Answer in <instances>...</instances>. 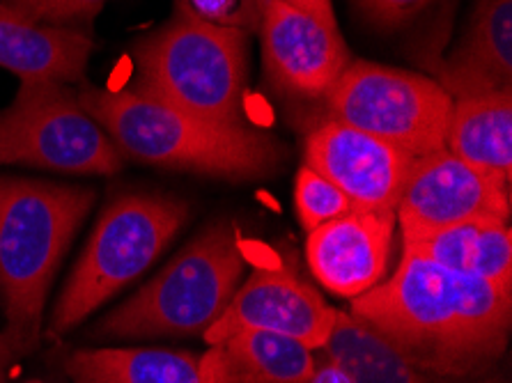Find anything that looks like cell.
<instances>
[{
  "label": "cell",
  "instance_id": "30bf717a",
  "mask_svg": "<svg viewBox=\"0 0 512 383\" xmlns=\"http://www.w3.org/2000/svg\"><path fill=\"white\" fill-rule=\"evenodd\" d=\"M306 166L327 177L356 209L395 211L416 156L375 136L327 120L306 138Z\"/></svg>",
  "mask_w": 512,
  "mask_h": 383
},
{
  "label": "cell",
  "instance_id": "83f0119b",
  "mask_svg": "<svg viewBox=\"0 0 512 383\" xmlns=\"http://www.w3.org/2000/svg\"><path fill=\"white\" fill-rule=\"evenodd\" d=\"M175 3H177V0H175ZM260 3H262V0H260Z\"/></svg>",
  "mask_w": 512,
  "mask_h": 383
},
{
  "label": "cell",
  "instance_id": "7402d4cb",
  "mask_svg": "<svg viewBox=\"0 0 512 383\" xmlns=\"http://www.w3.org/2000/svg\"><path fill=\"white\" fill-rule=\"evenodd\" d=\"M108 0H12L7 3L23 17L42 23H65L79 17H92Z\"/></svg>",
  "mask_w": 512,
  "mask_h": 383
},
{
  "label": "cell",
  "instance_id": "cb8c5ba5",
  "mask_svg": "<svg viewBox=\"0 0 512 383\" xmlns=\"http://www.w3.org/2000/svg\"><path fill=\"white\" fill-rule=\"evenodd\" d=\"M304 383H354V379L349 377L343 365L333 361L322 349H317L313 372H310V377Z\"/></svg>",
  "mask_w": 512,
  "mask_h": 383
},
{
  "label": "cell",
  "instance_id": "603a6c76",
  "mask_svg": "<svg viewBox=\"0 0 512 383\" xmlns=\"http://www.w3.org/2000/svg\"><path fill=\"white\" fill-rule=\"evenodd\" d=\"M432 3L434 0H354L361 17L382 30H398L428 10Z\"/></svg>",
  "mask_w": 512,
  "mask_h": 383
},
{
  "label": "cell",
  "instance_id": "5bb4252c",
  "mask_svg": "<svg viewBox=\"0 0 512 383\" xmlns=\"http://www.w3.org/2000/svg\"><path fill=\"white\" fill-rule=\"evenodd\" d=\"M92 49L88 33L33 21L0 3V67L21 83H85Z\"/></svg>",
  "mask_w": 512,
  "mask_h": 383
},
{
  "label": "cell",
  "instance_id": "8992f818",
  "mask_svg": "<svg viewBox=\"0 0 512 383\" xmlns=\"http://www.w3.org/2000/svg\"><path fill=\"white\" fill-rule=\"evenodd\" d=\"M189 218L173 195L124 193L108 205L90 234L51 317V335L79 326L157 262Z\"/></svg>",
  "mask_w": 512,
  "mask_h": 383
},
{
  "label": "cell",
  "instance_id": "2e32d148",
  "mask_svg": "<svg viewBox=\"0 0 512 383\" xmlns=\"http://www.w3.org/2000/svg\"><path fill=\"white\" fill-rule=\"evenodd\" d=\"M315 349L285 335L237 331L212 342L198 358L200 383H304Z\"/></svg>",
  "mask_w": 512,
  "mask_h": 383
},
{
  "label": "cell",
  "instance_id": "277c9868",
  "mask_svg": "<svg viewBox=\"0 0 512 383\" xmlns=\"http://www.w3.org/2000/svg\"><path fill=\"white\" fill-rule=\"evenodd\" d=\"M244 269L246 250L235 225H209L157 278L106 315L97 335L115 340L203 335L230 306Z\"/></svg>",
  "mask_w": 512,
  "mask_h": 383
},
{
  "label": "cell",
  "instance_id": "4316f807",
  "mask_svg": "<svg viewBox=\"0 0 512 383\" xmlns=\"http://www.w3.org/2000/svg\"><path fill=\"white\" fill-rule=\"evenodd\" d=\"M0 3H12V0H0Z\"/></svg>",
  "mask_w": 512,
  "mask_h": 383
},
{
  "label": "cell",
  "instance_id": "ba28073f",
  "mask_svg": "<svg viewBox=\"0 0 512 383\" xmlns=\"http://www.w3.org/2000/svg\"><path fill=\"white\" fill-rule=\"evenodd\" d=\"M12 163L72 175H115L124 159L67 85L21 83L12 106L0 111V166Z\"/></svg>",
  "mask_w": 512,
  "mask_h": 383
},
{
  "label": "cell",
  "instance_id": "484cf974",
  "mask_svg": "<svg viewBox=\"0 0 512 383\" xmlns=\"http://www.w3.org/2000/svg\"><path fill=\"white\" fill-rule=\"evenodd\" d=\"M19 356H21V351L17 345H14V340L10 338V335H7L5 331L0 333V383L5 381L7 365H10L14 358H19Z\"/></svg>",
  "mask_w": 512,
  "mask_h": 383
},
{
  "label": "cell",
  "instance_id": "d6986e66",
  "mask_svg": "<svg viewBox=\"0 0 512 383\" xmlns=\"http://www.w3.org/2000/svg\"><path fill=\"white\" fill-rule=\"evenodd\" d=\"M65 370L74 383H200L198 356L170 349H79Z\"/></svg>",
  "mask_w": 512,
  "mask_h": 383
},
{
  "label": "cell",
  "instance_id": "ac0fdd59",
  "mask_svg": "<svg viewBox=\"0 0 512 383\" xmlns=\"http://www.w3.org/2000/svg\"><path fill=\"white\" fill-rule=\"evenodd\" d=\"M402 253L423 257L462 276H476L512 294L510 223L473 221L434 232L402 246Z\"/></svg>",
  "mask_w": 512,
  "mask_h": 383
},
{
  "label": "cell",
  "instance_id": "5b68a950",
  "mask_svg": "<svg viewBox=\"0 0 512 383\" xmlns=\"http://www.w3.org/2000/svg\"><path fill=\"white\" fill-rule=\"evenodd\" d=\"M246 46L244 30L177 7L164 28L136 46V90L205 120L244 124Z\"/></svg>",
  "mask_w": 512,
  "mask_h": 383
},
{
  "label": "cell",
  "instance_id": "7a4b0ae2",
  "mask_svg": "<svg viewBox=\"0 0 512 383\" xmlns=\"http://www.w3.org/2000/svg\"><path fill=\"white\" fill-rule=\"evenodd\" d=\"M76 99L122 159L235 182L267 177L281 163V147L262 131L184 113L136 88H83Z\"/></svg>",
  "mask_w": 512,
  "mask_h": 383
},
{
  "label": "cell",
  "instance_id": "6da1fadb",
  "mask_svg": "<svg viewBox=\"0 0 512 383\" xmlns=\"http://www.w3.org/2000/svg\"><path fill=\"white\" fill-rule=\"evenodd\" d=\"M352 315L432 379H467L508 347L512 294L402 253L389 280L352 299Z\"/></svg>",
  "mask_w": 512,
  "mask_h": 383
},
{
  "label": "cell",
  "instance_id": "e0dca14e",
  "mask_svg": "<svg viewBox=\"0 0 512 383\" xmlns=\"http://www.w3.org/2000/svg\"><path fill=\"white\" fill-rule=\"evenodd\" d=\"M446 150L510 189L512 88L453 99Z\"/></svg>",
  "mask_w": 512,
  "mask_h": 383
},
{
  "label": "cell",
  "instance_id": "44dd1931",
  "mask_svg": "<svg viewBox=\"0 0 512 383\" xmlns=\"http://www.w3.org/2000/svg\"><path fill=\"white\" fill-rule=\"evenodd\" d=\"M294 207H297L301 228L306 232L356 209L336 184L308 166L299 170L297 182H294Z\"/></svg>",
  "mask_w": 512,
  "mask_h": 383
},
{
  "label": "cell",
  "instance_id": "f1b7e54d",
  "mask_svg": "<svg viewBox=\"0 0 512 383\" xmlns=\"http://www.w3.org/2000/svg\"><path fill=\"white\" fill-rule=\"evenodd\" d=\"M33 383H37V381H33Z\"/></svg>",
  "mask_w": 512,
  "mask_h": 383
},
{
  "label": "cell",
  "instance_id": "9a60e30c",
  "mask_svg": "<svg viewBox=\"0 0 512 383\" xmlns=\"http://www.w3.org/2000/svg\"><path fill=\"white\" fill-rule=\"evenodd\" d=\"M439 85L453 99L512 88V0H478Z\"/></svg>",
  "mask_w": 512,
  "mask_h": 383
},
{
  "label": "cell",
  "instance_id": "52a82bcc",
  "mask_svg": "<svg viewBox=\"0 0 512 383\" xmlns=\"http://www.w3.org/2000/svg\"><path fill=\"white\" fill-rule=\"evenodd\" d=\"M331 120L343 122L416 159L446 150L453 97L434 78L349 62L324 95Z\"/></svg>",
  "mask_w": 512,
  "mask_h": 383
},
{
  "label": "cell",
  "instance_id": "4fadbf2b",
  "mask_svg": "<svg viewBox=\"0 0 512 383\" xmlns=\"http://www.w3.org/2000/svg\"><path fill=\"white\" fill-rule=\"evenodd\" d=\"M395 211L352 209L308 232L306 260L329 292L356 299L384 280L395 232Z\"/></svg>",
  "mask_w": 512,
  "mask_h": 383
},
{
  "label": "cell",
  "instance_id": "7c38bea8",
  "mask_svg": "<svg viewBox=\"0 0 512 383\" xmlns=\"http://www.w3.org/2000/svg\"><path fill=\"white\" fill-rule=\"evenodd\" d=\"M262 58L271 83L290 97L324 99L349 65L338 28L283 0H262Z\"/></svg>",
  "mask_w": 512,
  "mask_h": 383
},
{
  "label": "cell",
  "instance_id": "ffe728a7",
  "mask_svg": "<svg viewBox=\"0 0 512 383\" xmlns=\"http://www.w3.org/2000/svg\"><path fill=\"white\" fill-rule=\"evenodd\" d=\"M322 351L343 365L354 383H437L416 370L382 333L345 310H336V324Z\"/></svg>",
  "mask_w": 512,
  "mask_h": 383
},
{
  "label": "cell",
  "instance_id": "d4e9b609",
  "mask_svg": "<svg viewBox=\"0 0 512 383\" xmlns=\"http://www.w3.org/2000/svg\"><path fill=\"white\" fill-rule=\"evenodd\" d=\"M283 3L297 7V10H304L310 17L322 21L324 26L338 28L336 23V12H333L331 0H283Z\"/></svg>",
  "mask_w": 512,
  "mask_h": 383
},
{
  "label": "cell",
  "instance_id": "9c48e42d",
  "mask_svg": "<svg viewBox=\"0 0 512 383\" xmlns=\"http://www.w3.org/2000/svg\"><path fill=\"white\" fill-rule=\"evenodd\" d=\"M510 207V189L439 150L416 159L395 207V221L405 246L462 223H510Z\"/></svg>",
  "mask_w": 512,
  "mask_h": 383
},
{
  "label": "cell",
  "instance_id": "3957f363",
  "mask_svg": "<svg viewBox=\"0 0 512 383\" xmlns=\"http://www.w3.org/2000/svg\"><path fill=\"white\" fill-rule=\"evenodd\" d=\"M95 198L83 186L0 177V296L21 356L40 340L53 276Z\"/></svg>",
  "mask_w": 512,
  "mask_h": 383
},
{
  "label": "cell",
  "instance_id": "8fae6325",
  "mask_svg": "<svg viewBox=\"0 0 512 383\" xmlns=\"http://www.w3.org/2000/svg\"><path fill=\"white\" fill-rule=\"evenodd\" d=\"M336 310L290 269H255L232 296L230 306L203 333L207 345L237 331L285 335L310 349H322L336 324Z\"/></svg>",
  "mask_w": 512,
  "mask_h": 383
}]
</instances>
